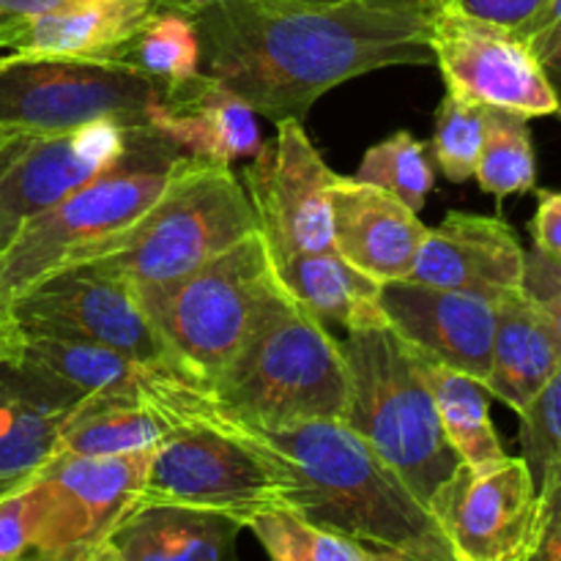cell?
<instances>
[{"instance_id": "cell-1", "label": "cell", "mask_w": 561, "mask_h": 561, "mask_svg": "<svg viewBox=\"0 0 561 561\" xmlns=\"http://www.w3.org/2000/svg\"><path fill=\"white\" fill-rule=\"evenodd\" d=\"M203 71L268 121L299 118L332 88L433 64L431 14L373 3L208 0L192 5Z\"/></svg>"}, {"instance_id": "cell-2", "label": "cell", "mask_w": 561, "mask_h": 561, "mask_svg": "<svg viewBox=\"0 0 561 561\" xmlns=\"http://www.w3.org/2000/svg\"><path fill=\"white\" fill-rule=\"evenodd\" d=\"M233 425L283 482L290 513L367 546L460 561L431 510L343 420H305L268 431Z\"/></svg>"}, {"instance_id": "cell-3", "label": "cell", "mask_w": 561, "mask_h": 561, "mask_svg": "<svg viewBox=\"0 0 561 561\" xmlns=\"http://www.w3.org/2000/svg\"><path fill=\"white\" fill-rule=\"evenodd\" d=\"M206 389L219 414L257 431L343 420L348 403L343 343L279 283L241 348Z\"/></svg>"}, {"instance_id": "cell-4", "label": "cell", "mask_w": 561, "mask_h": 561, "mask_svg": "<svg viewBox=\"0 0 561 561\" xmlns=\"http://www.w3.org/2000/svg\"><path fill=\"white\" fill-rule=\"evenodd\" d=\"M186 153L140 126L131 146L99 179L33 217L0 255V307L60 268L110 255L126 233L157 206Z\"/></svg>"}, {"instance_id": "cell-5", "label": "cell", "mask_w": 561, "mask_h": 561, "mask_svg": "<svg viewBox=\"0 0 561 561\" xmlns=\"http://www.w3.org/2000/svg\"><path fill=\"white\" fill-rule=\"evenodd\" d=\"M343 351L348 365L343 422L427 507L460 458L444 436L420 356L381 310L345 329Z\"/></svg>"}, {"instance_id": "cell-6", "label": "cell", "mask_w": 561, "mask_h": 561, "mask_svg": "<svg viewBox=\"0 0 561 561\" xmlns=\"http://www.w3.org/2000/svg\"><path fill=\"white\" fill-rule=\"evenodd\" d=\"M277 288L272 250L255 230L186 277L142 288L137 296L173 365L208 387L241 348Z\"/></svg>"}, {"instance_id": "cell-7", "label": "cell", "mask_w": 561, "mask_h": 561, "mask_svg": "<svg viewBox=\"0 0 561 561\" xmlns=\"http://www.w3.org/2000/svg\"><path fill=\"white\" fill-rule=\"evenodd\" d=\"M255 230L257 217L230 164L190 157L157 206L121 244L88 263H96L135 290L159 288L192 274Z\"/></svg>"}, {"instance_id": "cell-8", "label": "cell", "mask_w": 561, "mask_h": 561, "mask_svg": "<svg viewBox=\"0 0 561 561\" xmlns=\"http://www.w3.org/2000/svg\"><path fill=\"white\" fill-rule=\"evenodd\" d=\"M140 504H179L250 524L266 510L285 507L283 482L261 453L225 420L208 398L201 416L164 433L151 449Z\"/></svg>"}, {"instance_id": "cell-9", "label": "cell", "mask_w": 561, "mask_h": 561, "mask_svg": "<svg viewBox=\"0 0 561 561\" xmlns=\"http://www.w3.org/2000/svg\"><path fill=\"white\" fill-rule=\"evenodd\" d=\"M164 82L126 66L71 58L0 55V131L58 135L99 118L146 124Z\"/></svg>"}, {"instance_id": "cell-10", "label": "cell", "mask_w": 561, "mask_h": 561, "mask_svg": "<svg viewBox=\"0 0 561 561\" xmlns=\"http://www.w3.org/2000/svg\"><path fill=\"white\" fill-rule=\"evenodd\" d=\"M5 312L22 332L82 337L131 359L175 367L137 290L96 263L49 274L16 296Z\"/></svg>"}, {"instance_id": "cell-11", "label": "cell", "mask_w": 561, "mask_h": 561, "mask_svg": "<svg viewBox=\"0 0 561 561\" xmlns=\"http://www.w3.org/2000/svg\"><path fill=\"white\" fill-rule=\"evenodd\" d=\"M151 449L129 455L58 453L38 485V526L33 551L53 561H82L137 504Z\"/></svg>"}, {"instance_id": "cell-12", "label": "cell", "mask_w": 561, "mask_h": 561, "mask_svg": "<svg viewBox=\"0 0 561 561\" xmlns=\"http://www.w3.org/2000/svg\"><path fill=\"white\" fill-rule=\"evenodd\" d=\"M340 175L323 162L299 118L277 121V135L244 168V190L272 257L334 250L332 190Z\"/></svg>"}, {"instance_id": "cell-13", "label": "cell", "mask_w": 561, "mask_h": 561, "mask_svg": "<svg viewBox=\"0 0 561 561\" xmlns=\"http://www.w3.org/2000/svg\"><path fill=\"white\" fill-rule=\"evenodd\" d=\"M427 510L460 561H524L540 524V493L524 458L449 474Z\"/></svg>"}, {"instance_id": "cell-14", "label": "cell", "mask_w": 561, "mask_h": 561, "mask_svg": "<svg viewBox=\"0 0 561 561\" xmlns=\"http://www.w3.org/2000/svg\"><path fill=\"white\" fill-rule=\"evenodd\" d=\"M431 49L447 91L524 118L557 115L546 69L513 31L438 5L431 14Z\"/></svg>"}, {"instance_id": "cell-15", "label": "cell", "mask_w": 561, "mask_h": 561, "mask_svg": "<svg viewBox=\"0 0 561 561\" xmlns=\"http://www.w3.org/2000/svg\"><path fill=\"white\" fill-rule=\"evenodd\" d=\"M137 129L140 124L124 118H99L33 137L0 170V255L33 217L113 168L129 151Z\"/></svg>"}, {"instance_id": "cell-16", "label": "cell", "mask_w": 561, "mask_h": 561, "mask_svg": "<svg viewBox=\"0 0 561 561\" xmlns=\"http://www.w3.org/2000/svg\"><path fill=\"white\" fill-rule=\"evenodd\" d=\"M499 299L477 290L433 288L403 279L381 285L378 307L389 327L416 354L485 383L491 373Z\"/></svg>"}, {"instance_id": "cell-17", "label": "cell", "mask_w": 561, "mask_h": 561, "mask_svg": "<svg viewBox=\"0 0 561 561\" xmlns=\"http://www.w3.org/2000/svg\"><path fill=\"white\" fill-rule=\"evenodd\" d=\"M526 252L502 217L449 211L427 228L409 283L504 296L524 288Z\"/></svg>"}, {"instance_id": "cell-18", "label": "cell", "mask_w": 561, "mask_h": 561, "mask_svg": "<svg viewBox=\"0 0 561 561\" xmlns=\"http://www.w3.org/2000/svg\"><path fill=\"white\" fill-rule=\"evenodd\" d=\"M146 124L181 153L211 164L252 159L263 146L255 110L206 71L164 85Z\"/></svg>"}, {"instance_id": "cell-19", "label": "cell", "mask_w": 561, "mask_h": 561, "mask_svg": "<svg viewBox=\"0 0 561 561\" xmlns=\"http://www.w3.org/2000/svg\"><path fill=\"white\" fill-rule=\"evenodd\" d=\"M332 236L345 263L387 285L409 279L427 228L394 195L340 175L332 190Z\"/></svg>"}, {"instance_id": "cell-20", "label": "cell", "mask_w": 561, "mask_h": 561, "mask_svg": "<svg viewBox=\"0 0 561 561\" xmlns=\"http://www.w3.org/2000/svg\"><path fill=\"white\" fill-rule=\"evenodd\" d=\"M170 0H60L42 14L0 25V53L110 64Z\"/></svg>"}, {"instance_id": "cell-21", "label": "cell", "mask_w": 561, "mask_h": 561, "mask_svg": "<svg viewBox=\"0 0 561 561\" xmlns=\"http://www.w3.org/2000/svg\"><path fill=\"white\" fill-rule=\"evenodd\" d=\"M80 400L69 387L11 356L0 362V499L42 474Z\"/></svg>"}, {"instance_id": "cell-22", "label": "cell", "mask_w": 561, "mask_h": 561, "mask_svg": "<svg viewBox=\"0 0 561 561\" xmlns=\"http://www.w3.org/2000/svg\"><path fill=\"white\" fill-rule=\"evenodd\" d=\"M244 524L222 513L140 504L118 520L107 546L126 561H241Z\"/></svg>"}, {"instance_id": "cell-23", "label": "cell", "mask_w": 561, "mask_h": 561, "mask_svg": "<svg viewBox=\"0 0 561 561\" xmlns=\"http://www.w3.org/2000/svg\"><path fill=\"white\" fill-rule=\"evenodd\" d=\"M561 367V345L548 312L526 294L507 290L496 307L488 392L524 414L526 405Z\"/></svg>"}, {"instance_id": "cell-24", "label": "cell", "mask_w": 561, "mask_h": 561, "mask_svg": "<svg viewBox=\"0 0 561 561\" xmlns=\"http://www.w3.org/2000/svg\"><path fill=\"white\" fill-rule=\"evenodd\" d=\"M16 332L20 334H16L11 359L31 367V370L44 373L80 398L99 392H151L164 378L181 373L168 365L131 359L121 351L82 337L22 332V329H16Z\"/></svg>"}, {"instance_id": "cell-25", "label": "cell", "mask_w": 561, "mask_h": 561, "mask_svg": "<svg viewBox=\"0 0 561 561\" xmlns=\"http://www.w3.org/2000/svg\"><path fill=\"white\" fill-rule=\"evenodd\" d=\"M283 288L323 327L337 323L351 329L362 318L378 312L381 285L356 272L337 250L294 252L274 261Z\"/></svg>"}, {"instance_id": "cell-26", "label": "cell", "mask_w": 561, "mask_h": 561, "mask_svg": "<svg viewBox=\"0 0 561 561\" xmlns=\"http://www.w3.org/2000/svg\"><path fill=\"white\" fill-rule=\"evenodd\" d=\"M416 356H420L422 370L431 383L444 436L458 453L460 463L488 466L502 460L507 453H504L496 427H493L491 392H488L485 383L480 378L425 359L422 354Z\"/></svg>"}, {"instance_id": "cell-27", "label": "cell", "mask_w": 561, "mask_h": 561, "mask_svg": "<svg viewBox=\"0 0 561 561\" xmlns=\"http://www.w3.org/2000/svg\"><path fill=\"white\" fill-rule=\"evenodd\" d=\"M110 64L126 66L142 77L164 82L192 80L203 71L201 36L192 20V9L186 0L164 3L118 53Z\"/></svg>"}, {"instance_id": "cell-28", "label": "cell", "mask_w": 561, "mask_h": 561, "mask_svg": "<svg viewBox=\"0 0 561 561\" xmlns=\"http://www.w3.org/2000/svg\"><path fill=\"white\" fill-rule=\"evenodd\" d=\"M482 192L496 201L526 195L537 186V157L531 142L529 118L488 107L485 140L474 170Z\"/></svg>"}, {"instance_id": "cell-29", "label": "cell", "mask_w": 561, "mask_h": 561, "mask_svg": "<svg viewBox=\"0 0 561 561\" xmlns=\"http://www.w3.org/2000/svg\"><path fill=\"white\" fill-rule=\"evenodd\" d=\"M356 179L389 192L403 206L420 214L425 208L427 195L436 186L431 146L416 140L411 131H398V135L367 148L359 170H356Z\"/></svg>"}, {"instance_id": "cell-30", "label": "cell", "mask_w": 561, "mask_h": 561, "mask_svg": "<svg viewBox=\"0 0 561 561\" xmlns=\"http://www.w3.org/2000/svg\"><path fill=\"white\" fill-rule=\"evenodd\" d=\"M268 561H365L362 542L321 529L288 507L266 510L247 524Z\"/></svg>"}, {"instance_id": "cell-31", "label": "cell", "mask_w": 561, "mask_h": 561, "mask_svg": "<svg viewBox=\"0 0 561 561\" xmlns=\"http://www.w3.org/2000/svg\"><path fill=\"white\" fill-rule=\"evenodd\" d=\"M488 107L480 102L447 91L436 113V137H433V157L438 170L453 184H463L474 175L485 140Z\"/></svg>"}, {"instance_id": "cell-32", "label": "cell", "mask_w": 561, "mask_h": 561, "mask_svg": "<svg viewBox=\"0 0 561 561\" xmlns=\"http://www.w3.org/2000/svg\"><path fill=\"white\" fill-rule=\"evenodd\" d=\"M520 416V458L529 466L540 491L548 482L561 480V367L537 392Z\"/></svg>"}, {"instance_id": "cell-33", "label": "cell", "mask_w": 561, "mask_h": 561, "mask_svg": "<svg viewBox=\"0 0 561 561\" xmlns=\"http://www.w3.org/2000/svg\"><path fill=\"white\" fill-rule=\"evenodd\" d=\"M38 526L36 480L0 499V561H16L33 551Z\"/></svg>"}, {"instance_id": "cell-34", "label": "cell", "mask_w": 561, "mask_h": 561, "mask_svg": "<svg viewBox=\"0 0 561 561\" xmlns=\"http://www.w3.org/2000/svg\"><path fill=\"white\" fill-rule=\"evenodd\" d=\"M520 31H524L520 38L535 53V58L540 60L553 91H557V115L561 118V0H548Z\"/></svg>"}, {"instance_id": "cell-35", "label": "cell", "mask_w": 561, "mask_h": 561, "mask_svg": "<svg viewBox=\"0 0 561 561\" xmlns=\"http://www.w3.org/2000/svg\"><path fill=\"white\" fill-rule=\"evenodd\" d=\"M548 0H442V5L460 11L471 20L518 33Z\"/></svg>"}, {"instance_id": "cell-36", "label": "cell", "mask_w": 561, "mask_h": 561, "mask_svg": "<svg viewBox=\"0 0 561 561\" xmlns=\"http://www.w3.org/2000/svg\"><path fill=\"white\" fill-rule=\"evenodd\" d=\"M524 288L548 312L561 345V263L542 255V252L531 250L526 255Z\"/></svg>"}, {"instance_id": "cell-37", "label": "cell", "mask_w": 561, "mask_h": 561, "mask_svg": "<svg viewBox=\"0 0 561 561\" xmlns=\"http://www.w3.org/2000/svg\"><path fill=\"white\" fill-rule=\"evenodd\" d=\"M540 524L531 551L524 561H561V480L548 482L540 491Z\"/></svg>"}, {"instance_id": "cell-38", "label": "cell", "mask_w": 561, "mask_h": 561, "mask_svg": "<svg viewBox=\"0 0 561 561\" xmlns=\"http://www.w3.org/2000/svg\"><path fill=\"white\" fill-rule=\"evenodd\" d=\"M535 250L561 263V192H537V211L529 225Z\"/></svg>"}, {"instance_id": "cell-39", "label": "cell", "mask_w": 561, "mask_h": 561, "mask_svg": "<svg viewBox=\"0 0 561 561\" xmlns=\"http://www.w3.org/2000/svg\"><path fill=\"white\" fill-rule=\"evenodd\" d=\"M60 0H0V25L11 20H22V16L42 14V11L53 9Z\"/></svg>"}, {"instance_id": "cell-40", "label": "cell", "mask_w": 561, "mask_h": 561, "mask_svg": "<svg viewBox=\"0 0 561 561\" xmlns=\"http://www.w3.org/2000/svg\"><path fill=\"white\" fill-rule=\"evenodd\" d=\"M294 3H348V0H294ZM356 3L389 5V9H409L422 11V14H433L442 5V0H356Z\"/></svg>"}, {"instance_id": "cell-41", "label": "cell", "mask_w": 561, "mask_h": 561, "mask_svg": "<svg viewBox=\"0 0 561 561\" xmlns=\"http://www.w3.org/2000/svg\"><path fill=\"white\" fill-rule=\"evenodd\" d=\"M362 557H365V561H431V559L414 557V553L398 551V548L367 546V542H362Z\"/></svg>"}, {"instance_id": "cell-42", "label": "cell", "mask_w": 561, "mask_h": 561, "mask_svg": "<svg viewBox=\"0 0 561 561\" xmlns=\"http://www.w3.org/2000/svg\"><path fill=\"white\" fill-rule=\"evenodd\" d=\"M16 323L11 321L9 312L0 307V362L9 359L11 354H14V345H16Z\"/></svg>"}, {"instance_id": "cell-43", "label": "cell", "mask_w": 561, "mask_h": 561, "mask_svg": "<svg viewBox=\"0 0 561 561\" xmlns=\"http://www.w3.org/2000/svg\"><path fill=\"white\" fill-rule=\"evenodd\" d=\"M31 140V135H3V131H0V170H3Z\"/></svg>"}, {"instance_id": "cell-44", "label": "cell", "mask_w": 561, "mask_h": 561, "mask_svg": "<svg viewBox=\"0 0 561 561\" xmlns=\"http://www.w3.org/2000/svg\"><path fill=\"white\" fill-rule=\"evenodd\" d=\"M82 561H126V559H124V557H118V553H115L113 548H110L107 542H104V546H99L96 551L88 553V557L82 559Z\"/></svg>"}, {"instance_id": "cell-45", "label": "cell", "mask_w": 561, "mask_h": 561, "mask_svg": "<svg viewBox=\"0 0 561 561\" xmlns=\"http://www.w3.org/2000/svg\"><path fill=\"white\" fill-rule=\"evenodd\" d=\"M16 561H53V559H49V557H42V553H36V551H31V553H25V557L16 559Z\"/></svg>"}, {"instance_id": "cell-46", "label": "cell", "mask_w": 561, "mask_h": 561, "mask_svg": "<svg viewBox=\"0 0 561 561\" xmlns=\"http://www.w3.org/2000/svg\"><path fill=\"white\" fill-rule=\"evenodd\" d=\"M201 3H208V0H186V5H190V9L192 5H201Z\"/></svg>"}]
</instances>
